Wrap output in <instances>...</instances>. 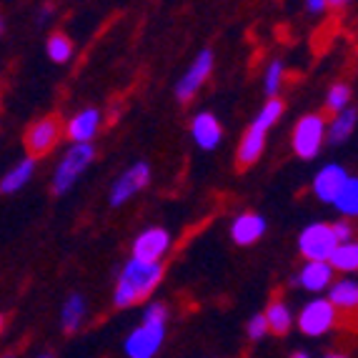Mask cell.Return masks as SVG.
Here are the masks:
<instances>
[{
	"label": "cell",
	"instance_id": "cell-1",
	"mask_svg": "<svg viewBox=\"0 0 358 358\" xmlns=\"http://www.w3.org/2000/svg\"><path fill=\"white\" fill-rule=\"evenodd\" d=\"M163 273H166L163 263H145L131 258L120 268L113 303L118 308H131L136 303H143L145 299H150V293L158 288V283L163 281Z\"/></svg>",
	"mask_w": 358,
	"mask_h": 358
},
{
	"label": "cell",
	"instance_id": "cell-2",
	"mask_svg": "<svg viewBox=\"0 0 358 358\" xmlns=\"http://www.w3.org/2000/svg\"><path fill=\"white\" fill-rule=\"evenodd\" d=\"M283 108L286 106H283L281 98H268V101L263 103L258 115L251 120V126L245 128L243 138H241L238 153H236L238 168H251L261 161L263 150H266V136H268V131L283 115Z\"/></svg>",
	"mask_w": 358,
	"mask_h": 358
},
{
	"label": "cell",
	"instance_id": "cell-3",
	"mask_svg": "<svg viewBox=\"0 0 358 358\" xmlns=\"http://www.w3.org/2000/svg\"><path fill=\"white\" fill-rule=\"evenodd\" d=\"M166 321H168V308L158 301L145 306L143 323L131 331L126 338V353L128 358H153L161 351L163 338H166Z\"/></svg>",
	"mask_w": 358,
	"mask_h": 358
},
{
	"label": "cell",
	"instance_id": "cell-4",
	"mask_svg": "<svg viewBox=\"0 0 358 358\" xmlns=\"http://www.w3.org/2000/svg\"><path fill=\"white\" fill-rule=\"evenodd\" d=\"M93 158H96L93 143H73L53 171L50 185H53L55 196H63V193L71 191L73 185L78 183V178L85 173V168L93 163Z\"/></svg>",
	"mask_w": 358,
	"mask_h": 358
},
{
	"label": "cell",
	"instance_id": "cell-5",
	"mask_svg": "<svg viewBox=\"0 0 358 358\" xmlns=\"http://www.w3.org/2000/svg\"><path fill=\"white\" fill-rule=\"evenodd\" d=\"M323 143H326V115L321 113L301 115L291 133L293 153L299 155V158H303V161H313L323 150Z\"/></svg>",
	"mask_w": 358,
	"mask_h": 358
},
{
	"label": "cell",
	"instance_id": "cell-6",
	"mask_svg": "<svg viewBox=\"0 0 358 358\" xmlns=\"http://www.w3.org/2000/svg\"><path fill=\"white\" fill-rule=\"evenodd\" d=\"M60 138H63V120L58 115H45V118L33 120L25 131V150H28L30 158H43V155H50L58 148Z\"/></svg>",
	"mask_w": 358,
	"mask_h": 358
},
{
	"label": "cell",
	"instance_id": "cell-7",
	"mask_svg": "<svg viewBox=\"0 0 358 358\" xmlns=\"http://www.w3.org/2000/svg\"><path fill=\"white\" fill-rule=\"evenodd\" d=\"M338 323V310L329 303L326 299H313L301 308L299 313V329L310 338L326 336L329 331L336 329Z\"/></svg>",
	"mask_w": 358,
	"mask_h": 358
},
{
	"label": "cell",
	"instance_id": "cell-8",
	"mask_svg": "<svg viewBox=\"0 0 358 358\" xmlns=\"http://www.w3.org/2000/svg\"><path fill=\"white\" fill-rule=\"evenodd\" d=\"M338 245L331 223H310L301 231L299 251L306 261H329L334 248Z\"/></svg>",
	"mask_w": 358,
	"mask_h": 358
},
{
	"label": "cell",
	"instance_id": "cell-9",
	"mask_svg": "<svg viewBox=\"0 0 358 358\" xmlns=\"http://www.w3.org/2000/svg\"><path fill=\"white\" fill-rule=\"evenodd\" d=\"M150 183V166L143 161L133 163L128 171L115 178V183L110 185V193H108V203L113 206V208H120V206H126L136 193H141L145 185Z\"/></svg>",
	"mask_w": 358,
	"mask_h": 358
},
{
	"label": "cell",
	"instance_id": "cell-10",
	"mask_svg": "<svg viewBox=\"0 0 358 358\" xmlns=\"http://www.w3.org/2000/svg\"><path fill=\"white\" fill-rule=\"evenodd\" d=\"M168 248H171V233L166 228H145L133 241V258L145 263H161V258L168 253Z\"/></svg>",
	"mask_w": 358,
	"mask_h": 358
},
{
	"label": "cell",
	"instance_id": "cell-11",
	"mask_svg": "<svg viewBox=\"0 0 358 358\" xmlns=\"http://www.w3.org/2000/svg\"><path fill=\"white\" fill-rule=\"evenodd\" d=\"M210 73H213V53L210 50H201L198 58L191 63V68L183 73L178 85H176V98L180 103H188L201 90V85L210 78Z\"/></svg>",
	"mask_w": 358,
	"mask_h": 358
},
{
	"label": "cell",
	"instance_id": "cell-12",
	"mask_svg": "<svg viewBox=\"0 0 358 358\" xmlns=\"http://www.w3.org/2000/svg\"><path fill=\"white\" fill-rule=\"evenodd\" d=\"M348 171L338 163H326L313 178V193L321 203H334L336 196L341 193V188L346 185Z\"/></svg>",
	"mask_w": 358,
	"mask_h": 358
},
{
	"label": "cell",
	"instance_id": "cell-13",
	"mask_svg": "<svg viewBox=\"0 0 358 358\" xmlns=\"http://www.w3.org/2000/svg\"><path fill=\"white\" fill-rule=\"evenodd\" d=\"M101 123L103 113L98 108H83L63 126V133L71 138L73 143H90L98 136V131H101Z\"/></svg>",
	"mask_w": 358,
	"mask_h": 358
},
{
	"label": "cell",
	"instance_id": "cell-14",
	"mask_svg": "<svg viewBox=\"0 0 358 358\" xmlns=\"http://www.w3.org/2000/svg\"><path fill=\"white\" fill-rule=\"evenodd\" d=\"M191 136L196 141V145L201 150H215L221 145L223 141V126L221 120L215 118L213 113L203 110V113H198L191 123Z\"/></svg>",
	"mask_w": 358,
	"mask_h": 358
},
{
	"label": "cell",
	"instance_id": "cell-15",
	"mask_svg": "<svg viewBox=\"0 0 358 358\" xmlns=\"http://www.w3.org/2000/svg\"><path fill=\"white\" fill-rule=\"evenodd\" d=\"M263 233H266V218L253 210L238 213L231 223V238L238 245H253L256 241H261Z\"/></svg>",
	"mask_w": 358,
	"mask_h": 358
},
{
	"label": "cell",
	"instance_id": "cell-16",
	"mask_svg": "<svg viewBox=\"0 0 358 358\" xmlns=\"http://www.w3.org/2000/svg\"><path fill=\"white\" fill-rule=\"evenodd\" d=\"M336 271L329 266V261H306L299 273V286L308 293H321L334 283Z\"/></svg>",
	"mask_w": 358,
	"mask_h": 358
},
{
	"label": "cell",
	"instance_id": "cell-17",
	"mask_svg": "<svg viewBox=\"0 0 358 358\" xmlns=\"http://www.w3.org/2000/svg\"><path fill=\"white\" fill-rule=\"evenodd\" d=\"M36 166H38L36 158L25 155L23 161L15 163V166L0 178V193H3V196H13V193H18L20 188H25V185L30 183V178H33V173H36Z\"/></svg>",
	"mask_w": 358,
	"mask_h": 358
},
{
	"label": "cell",
	"instance_id": "cell-18",
	"mask_svg": "<svg viewBox=\"0 0 358 358\" xmlns=\"http://www.w3.org/2000/svg\"><path fill=\"white\" fill-rule=\"evenodd\" d=\"M329 301L336 310L353 313L358 306V283L353 278H338L329 286Z\"/></svg>",
	"mask_w": 358,
	"mask_h": 358
},
{
	"label": "cell",
	"instance_id": "cell-19",
	"mask_svg": "<svg viewBox=\"0 0 358 358\" xmlns=\"http://www.w3.org/2000/svg\"><path fill=\"white\" fill-rule=\"evenodd\" d=\"M356 120H358V113H356V108H351V106H348L346 110L336 113L334 118L326 123V138H329V143H334V145L346 143L348 138L353 136V131H356Z\"/></svg>",
	"mask_w": 358,
	"mask_h": 358
},
{
	"label": "cell",
	"instance_id": "cell-20",
	"mask_svg": "<svg viewBox=\"0 0 358 358\" xmlns=\"http://www.w3.org/2000/svg\"><path fill=\"white\" fill-rule=\"evenodd\" d=\"M85 310H88V303L80 293H73L71 299L66 301L63 310H60V323H63V331L66 334H76L85 321Z\"/></svg>",
	"mask_w": 358,
	"mask_h": 358
},
{
	"label": "cell",
	"instance_id": "cell-21",
	"mask_svg": "<svg viewBox=\"0 0 358 358\" xmlns=\"http://www.w3.org/2000/svg\"><path fill=\"white\" fill-rule=\"evenodd\" d=\"M329 266L336 273H356L358 268V243L348 241V243H338L334 248V253L329 256Z\"/></svg>",
	"mask_w": 358,
	"mask_h": 358
},
{
	"label": "cell",
	"instance_id": "cell-22",
	"mask_svg": "<svg viewBox=\"0 0 358 358\" xmlns=\"http://www.w3.org/2000/svg\"><path fill=\"white\" fill-rule=\"evenodd\" d=\"M263 318H266V323H268V331L275 336H283L291 331L293 326V313L291 308H288L283 301H273V303L266 308V313H263Z\"/></svg>",
	"mask_w": 358,
	"mask_h": 358
},
{
	"label": "cell",
	"instance_id": "cell-23",
	"mask_svg": "<svg viewBox=\"0 0 358 358\" xmlns=\"http://www.w3.org/2000/svg\"><path fill=\"white\" fill-rule=\"evenodd\" d=\"M331 206H334L343 218H356L358 215V180L353 178V176H348L346 185L341 188V193L336 196V201Z\"/></svg>",
	"mask_w": 358,
	"mask_h": 358
},
{
	"label": "cell",
	"instance_id": "cell-24",
	"mask_svg": "<svg viewBox=\"0 0 358 358\" xmlns=\"http://www.w3.org/2000/svg\"><path fill=\"white\" fill-rule=\"evenodd\" d=\"M45 50H48V58L58 66L68 63L73 58V41L66 36V33H50L48 43H45Z\"/></svg>",
	"mask_w": 358,
	"mask_h": 358
},
{
	"label": "cell",
	"instance_id": "cell-25",
	"mask_svg": "<svg viewBox=\"0 0 358 358\" xmlns=\"http://www.w3.org/2000/svg\"><path fill=\"white\" fill-rule=\"evenodd\" d=\"M351 96L353 93L348 83H334L329 88V93H326V110H329L331 115L346 110V108L351 106Z\"/></svg>",
	"mask_w": 358,
	"mask_h": 358
},
{
	"label": "cell",
	"instance_id": "cell-26",
	"mask_svg": "<svg viewBox=\"0 0 358 358\" xmlns=\"http://www.w3.org/2000/svg\"><path fill=\"white\" fill-rule=\"evenodd\" d=\"M283 80H286V66H283V60H271L268 68H266V80H263V90H266V96L278 98Z\"/></svg>",
	"mask_w": 358,
	"mask_h": 358
},
{
	"label": "cell",
	"instance_id": "cell-27",
	"mask_svg": "<svg viewBox=\"0 0 358 358\" xmlns=\"http://www.w3.org/2000/svg\"><path fill=\"white\" fill-rule=\"evenodd\" d=\"M248 336H251L253 341H261L266 338V334H268V323H266V318H263V313H256V316L248 321Z\"/></svg>",
	"mask_w": 358,
	"mask_h": 358
},
{
	"label": "cell",
	"instance_id": "cell-28",
	"mask_svg": "<svg viewBox=\"0 0 358 358\" xmlns=\"http://www.w3.org/2000/svg\"><path fill=\"white\" fill-rule=\"evenodd\" d=\"M331 228H334V236H336L338 243H348V241H353L351 221H336V223H331Z\"/></svg>",
	"mask_w": 358,
	"mask_h": 358
},
{
	"label": "cell",
	"instance_id": "cell-29",
	"mask_svg": "<svg viewBox=\"0 0 358 358\" xmlns=\"http://www.w3.org/2000/svg\"><path fill=\"white\" fill-rule=\"evenodd\" d=\"M306 8H308L313 15H318V13H323L329 8V3H326V0H306Z\"/></svg>",
	"mask_w": 358,
	"mask_h": 358
},
{
	"label": "cell",
	"instance_id": "cell-30",
	"mask_svg": "<svg viewBox=\"0 0 358 358\" xmlns=\"http://www.w3.org/2000/svg\"><path fill=\"white\" fill-rule=\"evenodd\" d=\"M329 3V8H334V10H341V8H346L351 0H326Z\"/></svg>",
	"mask_w": 358,
	"mask_h": 358
},
{
	"label": "cell",
	"instance_id": "cell-31",
	"mask_svg": "<svg viewBox=\"0 0 358 358\" xmlns=\"http://www.w3.org/2000/svg\"><path fill=\"white\" fill-rule=\"evenodd\" d=\"M291 358H310V356H308V353H306V351H296Z\"/></svg>",
	"mask_w": 358,
	"mask_h": 358
},
{
	"label": "cell",
	"instance_id": "cell-32",
	"mask_svg": "<svg viewBox=\"0 0 358 358\" xmlns=\"http://www.w3.org/2000/svg\"><path fill=\"white\" fill-rule=\"evenodd\" d=\"M3 33H6V20H3V15H0V38H3Z\"/></svg>",
	"mask_w": 358,
	"mask_h": 358
},
{
	"label": "cell",
	"instance_id": "cell-33",
	"mask_svg": "<svg viewBox=\"0 0 358 358\" xmlns=\"http://www.w3.org/2000/svg\"><path fill=\"white\" fill-rule=\"evenodd\" d=\"M323 358H348V356H343V353H329V356H323Z\"/></svg>",
	"mask_w": 358,
	"mask_h": 358
},
{
	"label": "cell",
	"instance_id": "cell-34",
	"mask_svg": "<svg viewBox=\"0 0 358 358\" xmlns=\"http://www.w3.org/2000/svg\"><path fill=\"white\" fill-rule=\"evenodd\" d=\"M3 326H6V318H3V313H0V331H3Z\"/></svg>",
	"mask_w": 358,
	"mask_h": 358
},
{
	"label": "cell",
	"instance_id": "cell-35",
	"mask_svg": "<svg viewBox=\"0 0 358 358\" xmlns=\"http://www.w3.org/2000/svg\"><path fill=\"white\" fill-rule=\"evenodd\" d=\"M41 358H50V356H41Z\"/></svg>",
	"mask_w": 358,
	"mask_h": 358
}]
</instances>
